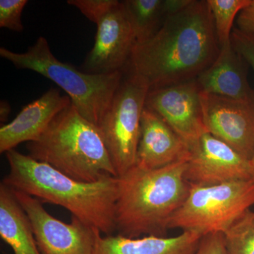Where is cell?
Returning a JSON list of instances; mask_svg holds the SVG:
<instances>
[{
	"label": "cell",
	"instance_id": "1",
	"mask_svg": "<svg viewBox=\"0 0 254 254\" xmlns=\"http://www.w3.org/2000/svg\"><path fill=\"white\" fill-rule=\"evenodd\" d=\"M220 52L207 0H193L165 18L148 41L136 43L130 71L144 78L150 90L195 79Z\"/></svg>",
	"mask_w": 254,
	"mask_h": 254
},
{
	"label": "cell",
	"instance_id": "2",
	"mask_svg": "<svg viewBox=\"0 0 254 254\" xmlns=\"http://www.w3.org/2000/svg\"><path fill=\"white\" fill-rule=\"evenodd\" d=\"M9 173L3 184L42 203L60 205L105 235L116 231L115 210L119 179L107 177L95 182L78 181L48 164L13 149L6 153Z\"/></svg>",
	"mask_w": 254,
	"mask_h": 254
},
{
	"label": "cell",
	"instance_id": "3",
	"mask_svg": "<svg viewBox=\"0 0 254 254\" xmlns=\"http://www.w3.org/2000/svg\"><path fill=\"white\" fill-rule=\"evenodd\" d=\"M187 161L154 170L135 165L118 177L115 225L119 235L166 237L170 219L190 193V185L185 177Z\"/></svg>",
	"mask_w": 254,
	"mask_h": 254
},
{
	"label": "cell",
	"instance_id": "4",
	"mask_svg": "<svg viewBox=\"0 0 254 254\" xmlns=\"http://www.w3.org/2000/svg\"><path fill=\"white\" fill-rule=\"evenodd\" d=\"M26 147L32 158L78 181L118 177L99 128L83 118L72 103Z\"/></svg>",
	"mask_w": 254,
	"mask_h": 254
},
{
	"label": "cell",
	"instance_id": "5",
	"mask_svg": "<svg viewBox=\"0 0 254 254\" xmlns=\"http://www.w3.org/2000/svg\"><path fill=\"white\" fill-rule=\"evenodd\" d=\"M0 56L18 69L31 70L54 82L69 97L78 113L98 127L124 77L123 71L91 74L63 63L53 55L46 38L42 36L25 53H15L1 47Z\"/></svg>",
	"mask_w": 254,
	"mask_h": 254
},
{
	"label": "cell",
	"instance_id": "6",
	"mask_svg": "<svg viewBox=\"0 0 254 254\" xmlns=\"http://www.w3.org/2000/svg\"><path fill=\"white\" fill-rule=\"evenodd\" d=\"M254 205V179L200 187L190 193L169 222L168 228L198 234L224 233Z\"/></svg>",
	"mask_w": 254,
	"mask_h": 254
},
{
	"label": "cell",
	"instance_id": "7",
	"mask_svg": "<svg viewBox=\"0 0 254 254\" xmlns=\"http://www.w3.org/2000/svg\"><path fill=\"white\" fill-rule=\"evenodd\" d=\"M149 91L148 83L139 75L131 71L124 74L98 127L118 177L136 165L141 115Z\"/></svg>",
	"mask_w": 254,
	"mask_h": 254
},
{
	"label": "cell",
	"instance_id": "8",
	"mask_svg": "<svg viewBox=\"0 0 254 254\" xmlns=\"http://www.w3.org/2000/svg\"><path fill=\"white\" fill-rule=\"evenodd\" d=\"M11 190L29 219L41 254H94L97 237L101 234L98 230L73 215L71 222L65 223L52 216L39 200Z\"/></svg>",
	"mask_w": 254,
	"mask_h": 254
},
{
	"label": "cell",
	"instance_id": "9",
	"mask_svg": "<svg viewBox=\"0 0 254 254\" xmlns=\"http://www.w3.org/2000/svg\"><path fill=\"white\" fill-rule=\"evenodd\" d=\"M199 86L196 79L150 90L145 108L158 115L190 150L208 133L203 121Z\"/></svg>",
	"mask_w": 254,
	"mask_h": 254
},
{
	"label": "cell",
	"instance_id": "10",
	"mask_svg": "<svg viewBox=\"0 0 254 254\" xmlns=\"http://www.w3.org/2000/svg\"><path fill=\"white\" fill-rule=\"evenodd\" d=\"M200 99L208 133L251 161L254 156V103L203 92Z\"/></svg>",
	"mask_w": 254,
	"mask_h": 254
},
{
	"label": "cell",
	"instance_id": "11",
	"mask_svg": "<svg viewBox=\"0 0 254 254\" xmlns=\"http://www.w3.org/2000/svg\"><path fill=\"white\" fill-rule=\"evenodd\" d=\"M185 180L190 185L207 187L254 179L250 161L209 133L190 150Z\"/></svg>",
	"mask_w": 254,
	"mask_h": 254
},
{
	"label": "cell",
	"instance_id": "12",
	"mask_svg": "<svg viewBox=\"0 0 254 254\" xmlns=\"http://www.w3.org/2000/svg\"><path fill=\"white\" fill-rule=\"evenodd\" d=\"M96 25L94 46L82 64L81 71L91 74L123 71L136 41L122 1Z\"/></svg>",
	"mask_w": 254,
	"mask_h": 254
},
{
	"label": "cell",
	"instance_id": "13",
	"mask_svg": "<svg viewBox=\"0 0 254 254\" xmlns=\"http://www.w3.org/2000/svg\"><path fill=\"white\" fill-rule=\"evenodd\" d=\"M190 155L186 142L158 115L145 108L141 115L136 166L154 170L189 160Z\"/></svg>",
	"mask_w": 254,
	"mask_h": 254
},
{
	"label": "cell",
	"instance_id": "14",
	"mask_svg": "<svg viewBox=\"0 0 254 254\" xmlns=\"http://www.w3.org/2000/svg\"><path fill=\"white\" fill-rule=\"evenodd\" d=\"M71 104L58 88H51L21 110L14 120L0 128V153H6L24 142L41 136L53 119Z\"/></svg>",
	"mask_w": 254,
	"mask_h": 254
},
{
	"label": "cell",
	"instance_id": "15",
	"mask_svg": "<svg viewBox=\"0 0 254 254\" xmlns=\"http://www.w3.org/2000/svg\"><path fill=\"white\" fill-rule=\"evenodd\" d=\"M248 66L230 43L220 48L217 59L195 79L203 93L254 103V90L247 77Z\"/></svg>",
	"mask_w": 254,
	"mask_h": 254
},
{
	"label": "cell",
	"instance_id": "16",
	"mask_svg": "<svg viewBox=\"0 0 254 254\" xmlns=\"http://www.w3.org/2000/svg\"><path fill=\"white\" fill-rule=\"evenodd\" d=\"M201 237L183 232L173 237L145 236L129 238L101 234L97 237L94 254H194Z\"/></svg>",
	"mask_w": 254,
	"mask_h": 254
},
{
	"label": "cell",
	"instance_id": "17",
	"mask_svg": "<svg viewBox=\"0 0 254 254\" xmlns=\"http://www.w3.org/2000/svg\"><path fill=\"white\" fill-rule=\"evenodd\" d=\"M0 236L14 254H41L31 222L11 189L0 185Z\"/></svg>",
	"mask_w": 254,
	"mask_h": 254
},
{
	"label": "cell",
	"instance_id": "18",
	"mask_svg": "<svg viewBox=\"0 0 254 254\" xmlns=\"http://www.w3.org/2000/svg\"><path fill=\"white\" fill-rule=\"evenodd\" d=\"M136 37V43L148 41L161 27L167 16L165 0L122 1Z\"/></svg>",
	"mask_w": 254,
	"mask_h": 254
},
{
	"label": "cell",
	"instance_id": "19",
	"mask_svg": "<svg viewBox=\"0 0 254 254\" xmlns=\"http://www.w3.org/2000/svg\"><path fill=\"white\" fill-rule=\"evenodd\" d=\"M220 48L231 43L235 17L251 0H207Z\"/></svg>",
	"mask_w": 254,
	"mask_h": 254
},
{
	"label": "cell",
	"instance_id": "20",
	"mask_svg": "<svg viewBox=\"0 0 254 254\" xmlns=\"http://www.w3.org/2000/svg\"><path fill=\"white\" fill-rule=\"evenodd\" d=\"M223 235L228 254H254V212L247 210Z\"/></svg>",
	"mask_w": 254,
	"mask_h": 254
},
{
	"label": "cell",
	"instance_id": "21",
	"mask_svg": "<svg viewBox=\"0 0 254 254\" xmlns=\"http://www.w3.org/2000/svg\"><path fill=\"white\" fill-rule=\"evenodd\" d=\"M27 0H1L0 1V27L15 32H22L21 15Z\"/></svg>",
	"mask_w": 254,
	"mask_h": 254
},
{
	"label": "cell",
	"instance_id": "22",
	"mask_svg": "<svg viewBox=\"0 0 254 254\" xmlns=\"http://www.w3.org/2000/svg\"><path fill=\"white\" fill-rule=\"evenodd\" d=\"M118 1V0H68L67 3L77 8L89 21L97 24Z\"/></svg>",
	"mask_w": 254,
	"mask_h": 254
},
{
	"label": "cell",
	"instance_id": "23",
	"mask_svg": "<svg viewBox=\"0 0 254 254\" xmlns=\"http://www.w3.org/2000/svg\"><path fill=\"white\" fill-rule=\"evenodd\" d=\"M232 46L252 66L254 71V34L246 33L234 28L231 35ZM254 173V156L250 161Z\"/></svg>",
	"mask_w": 254,
	"mask_h": 254
},
{
	"label": "cell",
	"instance_id": "24",
	"mask_svg": "<svg viewBox=\"0 0 254 254\" xmlns=\"http://www.w3.org/2000/svg\"><path fill=\"white\" fill-rule=\"evenodd\" d=\"M194 254H228L223 233L215 232L202 237Z\"/></svg>",
	"mask_w": 254,
	"mask_h": 254
},
{
	"label": "cell",
	"instance_id": "25",
	"mask_svg": "<svg viewBox=\"0 0 254 254\" xmlns=\"http://www.w3.org/2000/svg\"><path fill=\"white\" fill-rule=\"evenodd\" d=\"M237 23L240 31L254 34V0H251L250 4L240 11Z\"/></svg>",
	"mask_w": 254,
	"mask_h": 254
},
{
	"label": "cell",
	"instance_id": "26",
	"mask_svg": "<svg viewBox=\"0 0 254 254\" xmlns=\"http://www.w3.org/2000/svg\"><path fill=\"white\" fill-rule=\"evenodd\" d=\"M11 105L6 100H1L0 102V121L6 123L11 113Z\"/></svg>",
	"mask_w": 254,
	"mask_h": 254
}]
</instances>
